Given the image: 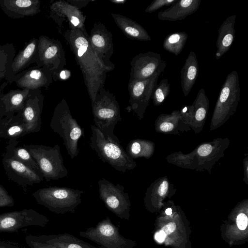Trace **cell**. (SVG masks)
<instances>
[{"mask_svg":"<svg viewBox=\"0 0 248 248\" xmlns=\"http://www.w3.org/2000/svg\"><path fill=\"white\" fill-rule=\"evenodd\" d=\"M63 36L81 70L92 102L98 92L104 88L107 74L113 70L97 56L91 46L88 34H85L79 29H70L64 32Z\"/></svg>","mask_w":248,"mask_h":248,"instance_id":"obj_1","label":"cell"},{"mask_svg":"<svg viewBox=\"0 0 248 248\" xmlns=\"http://www.w3.org/2000/svg\"><path fill=\"white\" fill-rule=\"evenodd\" d=\"M91 129L90 146L103 162L108 163L117 170L124 173L137 167L134 159L126 153L120 143L105 136L94 125H92Z\"/></svg>","mask_w":248,"mask_h":248,"instance_id":"obj_2","label":"cell"},{"mask_svg":"<svg viewBox=\"0 0 248 248\" xmlns=\"http://www.w3.org/2000/svg\"><path fill=\"white\" fill-rule=\"evenodd\" d=\"M50 126L62 138L63 144L71 158L76 157L79 153L78 141L81 137H84V131L73 117L64 99L56 106Z\"/></svg>","mask_w":248,"mask_h":248,"instance_id":"obj_3","label":"cell"},{"mask_svg":"<svg viewBox=\"0 0 248 248\" xmlns=\"http://www.w3.org/2000/svg\"><path fill=\"white\" fill-rule=\"evenodd\" d=\"M217 139L213 141L202 143L186 155L175 153L169 155L170 163L184 168L202 170L211 169L228 147L229 141Z\"/></svg>","mask_w":248,"mask_h":248,"instance_id":"obj_4","label":"cell"},{"mask_svg":"<svg viewBox=\"0 0 248 248\" xmlns=\"http://www.w3.org/2000/svg\"><path fill=\"white\" fill-rule=\"evenodd\" d=\"M91 105L94 125L105 136L120 143L114 133L116 124L122 120L120 106L115 96L103 88L98 92Z\"/></svg>","mask_w":248,"mask_h":248,"instance_id":"obj_5","label":"cell"},{"mask_svg":"<svg viewBox=\"0 0 248 248\" xmlns=\"http://www.w3.org/2000/svg\"><path fill=\"white\" fill-rule=\"evenodd\" d=\"M82 190L67 187L39 188L32 195L36 202L57 214L74 213L81 202Z\"/></svg>","mask_w":248,"mask_h":248,"instance_id":"obj_6","label":"cell"},{"mask_svg":"<svg viewBox=\"0 0 248 248\" xmlns=\"http://www.w3.org/2000/svg\"><path fill=\"white\" fill-rule=\"evenodd\" d=\"M238 75L233 70L228 74L220 89L213 111L210 130L221 126L236 111L240 99Z\"/></svg>","mask_w":248,"mask_h":248,"instance_id":"obj_7","label":"cell"},{"mask_svg":"<svg viewBox=\"0 0 248 248\" xmlns=\"http://www.w3.org/2000/svg\"><path fill=\"white\" fill-rule=\"evenodd\" d=\"M38 165L44 179L48 182L67 177L68 171L58 144L53 147L39 144H23Z\"/></svg>","mask_w":248,"mask_h":248,"instance_id":"obj_8","label":"cell"},{"mask_svg":"<svg viewBox=\"0 0 248 248\" xmlns=\"http://www.w3.org/2000/svg\"><path fill=\"white\" fill-rule=\"evenodd\" d=\"M79 235L96 244L99 248H133L135 242L124 237L108 217L95 227L80 231Z\"/></svg>","mask_w":248,"mask_h":248,"instance_id":"obj_9","label":"cell"},{"mask_svg":"<svg viewBox=\"0 0 248 248\" xmlns=\"http://www.w3.org/2000/svg\"><path fill=\"white\" fill-rule=\"evenodd\" d=\"M35 63L48 68L53 73V80H57L66 65L65 53L61 42L44 35L39 36Z\"/></svg>","mask_w":248,"mask_h":248,"instance_id":"obj_10","label":"cell"},{"mask_svg":"<svg viewBox=\"0 0 248 248\" xmlns=\"http://www.w3.org/2000/svg\"><path fill=\"white\" fill-rule=\"evenodd\" d=\"M99 198L106 208L121 219L128 220L131 202L123 186L102 178L98 182Z\"/></svg>","mask_w":248,"mask_h":248,"instance_id":"obj_11","label":"cell"},{"mask_svg":"<svg viewBox=\"0 0 248 248\" xmlns=\"http://www.w3.org/2000/svg\"><path fill=\"white\" fill-rule=\"evenodd\" d=\"M160 75L156 74L143 80H129L130 105L126 109L128 112L133 111L139 120L143 117Z\"/></svg>","mask_w":248,"mask_h":248,"instance_id":"obj_12","label":"cell"},{"mask_svg":"<svg viewBox=\"0 0 248 248\" xmlns=\"http://www.w3.org/2000/svg\"><path fill=\"white\" fill-rule=\"evenodd\" d=\"M49 222L45 216L31 209L0 214V232H14L30 226H46Z\"/></svg>","mask_w":248,"mask_h":248,"instance_id":"obj_13","label":"cell"},{"mask_svg":"<svg viewBox=\"0 0 248 248\" xmlns=\"http://www.w3.org/2000/svg\"><path fill=\"white\" fill-rule=\"evenodd\" d=\"M166 65L159 54L152 51L140 53L131 61L129 80L145 79L155 74H160Z\"/></svg>","mask_w":248,"mask_h":248,"instance_id":"obj_14","label":"cell"},{"mask_svg":"<svg viewBox=\"0 0 248 248\" xmlns=\"http://www.w3.org/2000/svg\"><path fill=\"white\" fill-rule=\"evenodd\" d=\"M2 163L7 177L24 188L44 180L42 174L16 160L6 151L2 155Z\"/></svg>","mask_w":248,"mask_h":248,"instance_id":"obj_15","label":"cell"},{"mask_svg":"<svg viewBox=\"0 0 248 248\" xmlns=\"http://www.w3.org/2000/svg\"><path fill=\"white\" fill-rule=\"evenodd\" d=\"M49 16L62 28L63 21H67L70 29H79L88 35L84 25L85 16L79 9L67 0H58L50 6Z\"/></svg>","mask_w":248,"mask_h":248,"instance_id":"obj_16","label":"cell"},{"mask_svg":"<svg viewBox=\"0 0 248 248\" xmlns=\"http://www.w3.org/2000/svg\"><path fill=\"white\" fill-rule=\"evenodd\" d=\"M89 39L91 46L99 58L112 70L114 64L110 61L114 52L111 32L101 22L94 23L91 31Z\"/></svg>","mask_w":248,"mask_h":248,"instance_id":"obj_17","label":"cell"},{"mask_svg":"<svg viewBox=\"0 0 248 248\" xmlns=\"http://www.w3.org/2000/svg\"><path fill=\"white\" fill-rule=\"evenodd\" d=\"M53 80L51 70L46 67L35 65L13 76L8 83L15 82L20 89L37 90L44 87L47 89Z\"/></svg>","mask_w":248,"mask_h":248,"instance_id":"obj_18","label":"cell"},{"mask_svg":"<svg viewBox=\"0 0 248 248\" xmlns=\"http://www.w3.org/2000/svg\"><path fill=\"white\" fill-rule=\"evenodd\" d=\"M8 84L5 81L0 86V120L22 114L25 101L32 90L18 89L11 90L4 93L3 91Z\"/></svg>","mask_w":248,"mask_h":248,"instance_id":"obj_19","label":"cell"},{"mask_svg":"<svg viewBox=\"0 0 248 248\" xmlns=\"http://www.w3.org/2000/svg\"><path fill=\"white\" fill-rule=\"evenodd\" d=\"M44 100L41 90L37 89L32 90L25 101L21 116L29 134L41 129Z\"/></svg>","mask_w":248,"mask_h":248,"instance_id":"obj_20","label":"cell"},{"mask_svg":"<svg viewBox=\"0 0 248 248\" xmlns=\"http://www.w3.org/2000/svg\"><path fill=\"white\" fill-rule=\"evenodd\" d=\"M39 0H0V8L8 17L19 19L33 16L41 11Z\"/></svg>","mask_w":248,"mask_h":248,"instance_id":"obj_21","label":"cell"},{"mask_svg":"<svg viewBox=\"0 0 248 248\" xmlns=\"http://www.w3.org/2000/svg\"><path fill=\"white\" fill-rule=\"evenodd\" d=\"M38 38H33L26 42L23 48L15 56L6 81L9 82L13 76L26 70L35 63Z\"/></svg>","mask_w":248,"mask_h":248,"instance_id":"obj_22","label":"cell"},{"mask_svg":"<svg viewBox=\"0 0 248 248\" xmlns=\"http://www.w3.org/2000/svg\"><path fill=\"white\" fill-rule=\"evenodd\" d=\"M201 2V0H178L170 7L159 12L158 18L170 21L184 20L196 12Z\"/></svg>","mask_w":248,"mask_h":248,"instance_id":"obj_23","label":"cell"},{"mask_svg":"<svg viewBox=\"0 0 248 248\" xmlns=\"http://www.w3.org/2000/svg\"><path fill=\"white\" fill-rule=\"evenodd\" d=\"M236 16H228L222 23L218 29V36L216 42L217 48L215 57L220 59L230 48L234 39V24Z\"/></svg>","mask_w":248,"mask_h":248,"instance_id":"obj_24","label":"cell"},{"mask_svg":"<svg viewBox=\"0 0 248 248\" xmlns=\"http://www.w3.org/2000/svg\"><path fill=\"white\" fill-rule=\"evenodd\" d=\"M111 15L116 24L128 38L142 41L151 40L147 31L139 23L123 15L114 13Z\"/></svg>","mask_w":248,"mask_h":248,"instance_id":"obj_25","label":"cell"},{"mask_svg":"<svg viewBox=\"0 0 248 248\" xmlns=\"http://www.w3.org/2000/svg\"><path fill=\"white\" fill-rule=\"evenodd\" d=\"M29 134L21 114L0 120V141L1 139L17 140Z\"/></svg>","mask_w":248,"mask_h":248,"instance_id":"obj_26","label":"cell"},{"mask_svg":"<svg viewBox=\"0 0 248 248\" xmlns=\"http://www.w3.org/2000/svg\"><path fill=\"white\" fill-rule=\"evenodd\" d=\"M199 73V65L196 54L191 51L181 70V87L185 96H187L193 87Z\"/></svg>","mask_w":248,"mask_h":248,"instance_id":"obj_27","label":"cell"},{"mask_svg":"<svg viewBox=\"0 0 248 248\" xmlns=\"http://www.w3.org/2000/svg\"><path fill=\"white\" fill-rule=\"evenodd\" d=\"M36 237L44 242L61 248H98L67 233Z\"/></svg>","mask_w":248,"mask_h":248,"instance_id":"obj_28","label":"cell"},{"mask_svg":"<svg viewBox=\"0 0 248 248\" xmlns=\"http://www.w3.org/2000/svg\"><path fill=\"white\" fill-rule=\"evenodd\" d=\"M209 108V100L203 88L201 89L192 105L190 106V112L187 124H190L192 121L201 123L206 119Z\"/></svg>","mask_w":248,"mask_h":248,"instance_id":"obj_29","label":"cell"},{"mask_svg":"<svg viewBox=\"0 0 248 248\" xmlns=\"http://www.w3.org/2000/svg\"><path fill=\"white\" fill-rule=\"evenodd\" d=\"M18 143L19 141L17 140H9L5 151L29 168L42 174L38 165L30 153L22 146H18Z\"/></svg>","mask_w":248,"mask_h":248,"instance_id":"obj_30","label":"cell"},{"mask_svg":"<svg viewBox=\"0 0 248 248\" xmlns=\"http://www.w3.org/2000/svg\"><path fill=\"white\" fill-rule=\"evenodd\" d=\"M154 144L150 141L135 139L127 144L125 151L133 159L149 158L154 153Z\"/></svg>","mask_w":248,"mask_h":248,"instance_id":"obj_31","label":"cell"},{"mask_svg":"<svg viewBox=\"0 0 248 248\" xmlns=\"http://www.w3.org/2000/svg\"><path fill=\"white\" fill-rule=\"evenodd\" d=\"M187 38V34L184 31L170 33L164 39L163 47L166 51L177 56L183 51Z\"/></svg>","mask_w":248,"mask_h":248,"instance_id":"obj_32","label":"cell"},{"mask_svg":"<svg viewBox=\"0 0 248 248\" xmlns=\"http://www.w3.org/2000/svg\"><path fill=\"white\" fill-rule=\"evenodd\" d=\"M16 52V47L12 43L0 45V73L8 74Z\"/></svg>","mask_w":248,"mask_h":248,"instance_id":"obj_33","label":"cell"},{"mask_svg":"<svg viewBox=\"0 0 248 248\" xmlns=\"http://www.w3.org/2000/svg\"><path fill=\"white\" fill-rule=\"evenodd\" d=\"M170 91V85L167 78L162 79L155 86L152 94L154 104L160 105L167 98Z\"/></svg>","mask_w":248,"mask_h":248,"instance_id":"obj_34","label":"cell"},{"mask_svg":"<svg viewBox=\"0 0 248 248\" xmlns=\"http://www.w3.org/2000/svg\"><path fill=\"white\" fill-rule=\"evenodd\" d=\"M178 0H154L147 6L145 12L152 13L163 6H171Z\"/></svg>","mask_w":248,"mask_h":248,"instance_id":"obj_35","label":"cell"},{"mask_svg":"<svg viewBox=\"0 0 248 248\" xmlns=\"http://www.w3.org/2000/svg\"><path fill=\"white\" fill-rule=\"evenodd\" d=\"M14 205L13 198L9 195L5 188L0 185V207H12Z\"/></svg>","mask_w":248,"mask_h":248,"instance_id":"obj_36","label":"cell"},{"mask_svg":"<svg viewBox=\"0 0 248 248\" xmlns=\"http://www.w3.org/2000/svg\"><path fill=\"white\" fill-rule=\"evenodd\" d=\"M27 242L31 248H61L44 242L36 237L33 239L28 238L27 239Z\"/></svg>","mask_w":248,"mask_h":248,"instance_id":"obj_37","label":"cell"},{"mask_svg":"<svg viewBox=\"0 0 248 248\" xmlns=\"http://www.w3.org/2000/svg\"><path fill=\"white\" fill-rule=\"evenodd\" d=\"M248 222V217L245 214L241 213L237 217L236 223L240 230H244L247 227Z\"/></svg>","mask_w":248,"mask_h":248,"instance_id":"obj_38","label":"cell"},{"mask_svg":"<svg viewBox=\"0 0 248 248\" xmlns=\"http://www.w3.org/2000/svg\"><path fill=\"white\" fill-rule=\"evenodd\" d=\"M176 229V224L174 222H170L164 226L161 229L166 235L172 233Z\"/></svg>","mask_w":248,"mask_h":248,"instance_id":"obj_39","label":"cell"},{"mask_svg":"<svg viewBox=\"0 0 248 248\" xmlns=\"http://www.w3.org/2000/svg\"><path fill=\"white\" fill-rule=\"evenodd\" d=\"M92 0H68L67 1L72 5L75 6L78 9H80L86 6L88 3L91 2Z\"/></svg>","mask_w":248,"mask_h":248,"instance_id":"obj_40","label":"cell"},{"mask_svg":"<svg viewBox=\"0 0 248 248\" xmlns=\"http://www.w3.org/2000/svg\"><path fill=\"white\" fill-rule=\"evenodd\" d=\"M166 236L165 232L161 230L159 232L155 233V237L156 240L161 243L164 241Z\"/></svg>","mask_w":248,"mask_h":248,"instance_id":"obj_41","label":"cell"},{"mask_svg":"<svg viewBox=\"0 0 248 248\" xmlns=\"http://www.w3.org/2000/svg\"><path fill=\"white\" fill-rule=\"evenodd\" d=\"M70 75V73L68 70H63L59 73L58 79V78L62 79H67L69 78Z\"/></svg>","mask_w":248,"mask_h":248,"instance_id":"obj_42","label":"cell"},{"mask_svg":"<svg viewBox=\"0 0 248 248\" xmlns=\"http://www.w3.org/2000/svg\"><path fill=\"white\" fill-rule=\"evenodd\" d=\"M110 1L117 4H123L126 1L125 0H110Z\"/></svg>","mask_w":248,"mask_h":248,"instance_id":"obj_43","label":"cell"},{"mask_svg":"<svg viewBox=\"0 0 248 248\" xmlns=\"http://www.w3.org/2000/svg\"><path fill=\"white\" fill-rule=\"evenodd\" d=\"M7 77V74L5 73H0V83L2 81V79H6Z\"/></svg>","mask_w":248,"mask_h":248,"instance_id":"obj_44","label":"cell"},{"mask_svg":"<svg viewBox=\"0 0 248 248\" xmlns=\"http://www.w3.org/2000/svg\"><path fill=\"white\" fill-rule=\"evenodd\" d=\"M165 213L167 215H170L172 214V209L170 208H167L166 211Z\"/></svg>","mask_w":248,"mask_h":248,"instance_id":"obj_45","label":"cell"},{"mask_svg":"<svg viewBox=\"0 0 248 248\" xmlns=\"http://www.w3.org/2000/svg\"><path fill=\"white\" fill-rule=\"evenodd\" d=\"M0 248H9L8 247V246H6L5 245H3L1 244H0Z\"/></svg>","mask_w":248,"mask_h":248,"instance_id":"obj_46","label":"cell"}]
</instances>
